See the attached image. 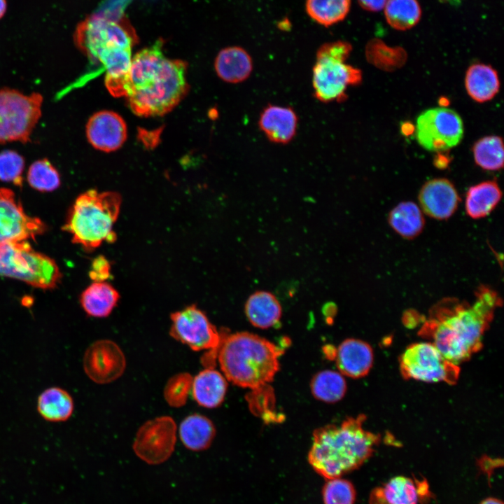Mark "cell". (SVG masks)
Segmentation results:
<instances>
[{
  "label": "cell",
  "mask_w": 504,
  "mask_h": 504,
  "mask_svg": "<svg viewBox=\"0 0 504 504\" xmlns=\"http://www.w3.org/2000/svg\"><path fill=\"white\" fill-rule=\"evenodd\" d=\"M501 303L497 292L484 285L475 291L472 304L444 298L430 309L420 335L430 340L447 360L459 365L481 349L484 332Z\"/></svg>",
  "instance_id": "cell-1"
},
{
  "label": "cell",
  "mask_w": 504,
  "mask_h": 504,
  "mask_svg": "<svg viewBox=\"0 0 504 504\" xmlns=\"http://www.w3.org/2000/svg\"><path fill=\"white\" fill-rule=\"evenodd\" d=\"M364 415L349 417L313 432L308 461L326 479L342 477L363 465L374 451L379 436L365 430Z\"/></svg>",
  "instance_id": "cell-2"
},
{
  "label": "cell",
  "mask_w": 504,
  "mask_h": 504,
  "mask_svg": "<svg viewBox=\"0 0 504 504\" xmlns=\"http://www.w3.org/2000/svg\"><path fill=\"white\" fill-rule=\"evenodd\" d=\"M283 351L270 341L248 332L222 334L217 358L227 381L256 390L271 382L279 369Z\"/></svg>",
  "instance_id": "cell-3"
},
{
  "label": "cell",
  "mask_w": 504,
  "mask_h": 504,
  "mask_svg": "<svg viewBox=\"0 0 504 504\" xmlns=\"http://www.w3.org/2000/svg\"><path fill=\"white\" fill-rule=\"evenodd\" d=\"M74 41L91 62L104 66L106 74L120 76L130 68L138 37L125 17L96 14L78 24Z\"/></svg>",
  "instance_id": "cell-4"
},
{
  "label": "cell",
  "mask_w": 504,
  "mask_h": 504,
  "mask_svg": "<svg viewBox=\"0 0 504 504\" xmlns=\"http://www.w3.org/2000/svg\"><path fill=\"white\" fill-rule=\"evenodd\" d=\"M121 202L116 192L87 190L74 201L62 229L71 235L74 243L86 251H92L104 242L113 243L116 240L113 226Z\"/></svg>",
  "instance_id": "cell-5"
},
{
  "label": "cell",
  "mask_w": 504,
  "mask_h": 504,
  "mask_svg": "<svg viewBox=\"0 0 504 504\" xmlns=\"http://www.w3.org/2000/svg\"><path fill=\"white\" fill-rule=\"evenodd\" d=\"M187 64L167 59L141 87L126 98L131 110L139 116L162 115L171 111L188 90Z\"/></svg>",
  "instance_id": "cell-6"
},
{
  "label": "cell",
  "mask_w": 504,
  "mask_h": 504,
  "mask_svg": "<svg viewBox=\"0 0 504 504\" xmlns=\"http://www.w3.org/2000/svg\"><path fill=\"white\" fill-rule=\"evenodd\" d=\"M351 50L349 43L340 41L319 48L312 69L314 95L318 101H342L347 87L360 83V71L345 63Z\"/></svg>",
  "instance_id": "cell-7"
},
{
  "label": "cell",
  "mask_w": 504,
  "mask_h": 504,
  "mask_svg": "<svg viewBox=\"0 0 504 504\" xmlns=\"http://www.w3.org/2000/svg\"><path fill=\"white\" fill-rule=\"evenodd\" d=\"M0 276L42 289L55 288L62 274L55 261L35 251L27 241L0 242Z\"/></svg>",
  "instance_id": "cell-8"
},
{
  "label": "cell",
  "mask_w": 504,
  "mask_h": 504,
  "mask_svg": "<svg viewBox=\"0 0 504 504\" xmlns=\"http://www.w3.org/2000/svg\"><path fill=\"white\" fill-rule=\"evenodd\" d=\"M43 97L24 94L8 88H0V144L27 143L41 116Z\"/></svg>",
  "instance_id": "cell-9"
},
{
  "label": "cell",
  "mask_w": 504,
  "mask_h": 504,
  "mask_svg": "<svg viewBox=\"0 0 504 504\" xmlns=\"http://www.w3.org/2000/svg\"><path fill=\"white\" fill-rule=\"evenodd\" d=\"M402 374L407 379L425 382H445L454 384L459 367L447 360L431 342L410 345L400 358Z\"/></svg>",
  "instance_id": "cell-10"
},
{
  "label": "cell",
  "mask_w": 504,
  "mask_h": 504,
  "mask_svg": "<svg viewBox=\"0 0 504 504\" xmlns=\"http://www.w3.org/2000/svg\"><path fill=\"white\" fill-rule=\"evenodd\" d=\"M414 133L417 142L424 149L442 151L460 143L463 136V123L455 111L433 108L418 116Z\"/></svg>",
  "instance_id": "cell-11"
},
{
  "label": "cell",
  "mask_w": 504,
  "mask_h": 504,
  "mask_svg": "<svg viewBox=\"0 0 504 504\" xmlns=\"http://www.w3.org/2000/svg\"><path fill=\"white\" fill-rule=\"evenodd\" d=\"M170 318L169 334L173 338L193 351L206 350L217 356L222 334L195 304L172 313Z\"/></svg>",
  "instance_id": "cell-12"
},
{
  "label": "cell",
  "mask_w": 504,
  "mask_h": 504,
  "mask_svg": "<svg viewBox=\"0 0 504 504\" xmlns=\"http://www.w3.org/2000/svg\"><path fill=\"white\" fill-rule=\"evenodd\" d=\"M177 427L169 416H160L145 422L139 428L132 445L135 454L150 465L166 461L174 452Z\"/></svg>",
  "instance_id": "cell-13"
},
{
  "label": "cell",
  "mask_w": 504,
  "mask_h": 504,
  "mask_svg": "<svg viewBox=\"0 0 504 504\" xmlns=\"http://www.w3.org/2000/svg\"><path fill=\"white\" fill-rule=\"evenodd\" d=\"M46 229L41 219L26 214L12 190L0 188V242L34 239Z\"/></svg>",
  "instance_id": "cell-14"
},
{
  "label": "cell",
  "mask_w": 504,
  "mask_h": 504,
  "mask_svg": "<svg viewBox=\"0 0 504 504\" xmlns=\"http://www.w3.org/2000/svg\"><path fill=\"white\" fill-rule=\"evenodd\" d=\"M125 367L123 351L109 340L93 342L84 354V371L97 384H105L116 380L123 374Z\"/></svg>",
  "instance_id": "cell-15"
},
{
  "label": "cell",
  "mask_w": 504,
  "mask_h": 504,
  "mask_svg": "<svg viewBox=\"0 0 504 504\" xmlns=\"http://www.w3.org/2000/svg\"><path fill=\"white\" fill-rule=\"evenodd\" d=\"M127 125L122 118L111 111L93 114L86 125V136L90 144L104 152L120 148L127 139Z\"/></svg>",
  "instance_id": "cell-16"
},
{
  "label": "cell",
  "mask_w": 504,
  "mask_h": 504,
  "mask_svg": "<svg viewBox=\"0 0 504 504\" xmlns=\"http://www.w3.org/2000/svg\"><path fill=\"white\" fill-rule=\"evenodd\" d=\"M418 199L424 212L437 220L450 218L460 201L453 183L442 178L426 182L419 191Z\"/></svg>",
  "instance_id": "cell-17"
},
{
  "label": "cell",
  "mask_w": 504,
  "mask_h": 504,
  "mask_svg": "<svg viewBox=\"0 0 504 504\" xmlns=\"http://www.w3.org/2000/svg\"><path fill=\"white\" fill-rule=\"evenodd\" d=\"M428 493L426 482L396 476L370 495V504H419Z\"/></svg>",
  "instance_id": "cell-18"
},
{
  "label": "cell",
  "mask_w": 504,
  "mask_h": 504,
  "mask_svg": "<svg viewBox=\"0 0 504 504\" xmlns=\"http://www.w3.org/2000/svg\"><path fill=\"white\" fill-rule=\"evenodd\" d=\"M298 117L292 107L268 104L262 110L258 126L272 142L286 144L295 137Z\"/></svg>",
  "instance_id": "cell-19"
},
{
  "label": "cell",
  "mask_w": 504,
  "mask_h": 504,
  "mask_svg": "<svg viewBox=\"0 0 504 504\" xmlns=\"http://www.w3.org/2000/svg\"><path fill=\"white\" fill-rule=\"evenodd\" d=\"M339 372L351 378L358 379L368 374L373 363V351L365 342L346 339L336 349L335 358Z\"/></svg>",
  "instance_id": "cell-20"
},
{
  "label": "cell",
  "mask_w": 504,
  "mask_h": 504,
  "mask_svg": "<svg viewBox=\"0 0 504 504\" xmlns=\"http://www.w3.org/2000/svg\"><path fill=\"white\" fill-rule=\"evenodd\" d=\"M227 380L218 370L206 368L192 378L191 392L197 403L206 408H216L223 402Z\"/></svg>",
  "instance_id": "cell-21"
},
{
  "label": "cell",
  "mask_w": 504,
  "mask_h": 504,
  "mask_svg": "<svg viewBox=\"0 0 504 504\" xmlns=\"http://www.w3.org/2000/svg\"><path fill=\"white\" fill-rule=\"evenodd\" d=\"M214 68L218 76L223 81L239 83L251 76L253 61L244 48L231 46L218 52L214 62Z\"/></svg>",
  "instance_id": "cell-22"
},
{
  "label": "cell",
  "mask_w": 504,
  "mask_h": 504,
  "mask_svg": "<svg viewBox=\"0 0 504 504\" xmlns=\"http://www.w3.org/2000/svg\"><path fill=\"white\" fill-rule=\"evenodd\" d=\"M465 87L474 101L479 103L490 101L499 91L498 73L489 65L474 64L466 71Z\"/></svg>",
  "instance_id": "cell-23"
},
{
  "label": "cell",
  "mask_w": 504,
  "mask_h": 504,
  "mask_svg": "<svg viewBox=\"0 0 504 504\" xmlns=\"http://www.w3.org/2000/svg\"><path fill=\"white\" fill-rule=\"evenodd\" d=\"M248 320L255 327L267 329L278 323L281 307L276 297L267 291H256L248 298L245 305Z\"/></svg>",
  "instance_id": "cell-24"
},
{
  "label": "cell",
  "mask_w": 504,
  "mask_h": 504,
  "mask_svg": "<svg viewBox=\"0 0 504 504\" xmlns=\"http://www.w3.org/2000/svg\"><path fill=\"white\" fill-rule=\"evenodd\" d=\"M178 433L183 444L187 449L200 451L210 447L216 435V428L206 416L192 414L181 421Z\"/></svg>",
  "instance_id": "cell-25"
},
{
  "label": "cell",
  "mask_w": 504,
  "mask_h": 504,
  "mask_svg": "<svg viewBox=\"0 0 504 504\" xmlns=\"http://www.w3.org/2000/svg\"><path fill=\"white\" fill-rule=\"evenodd\" d=\"M119 298L118 290L110 284L93 282L82 293L80 302L88 315L104 318L112 312Z\"/></svg>",
  "instance_id": "cell-26"
},
{
  "label": "cell",
  "mask_w": 504,
  "mask_h": 504,
  "mask_svg": "<svg viewBox=\"0 0 504 504\" xmlns=\"http://www.w3.org/2000/svg\"><path fill=\"white\" fill-rule=\"evenodd\" d=\"M502 192L495 181H486L471 186L466 194L465 211L473 219L486 217L496 208Z\"/></svg>",
  "instance_id": "cell-27"
},
{
  "label": "cell",
  "mask_w": 504,
  "mask_h": 504,
  "mask_svg": "<svg viewBox=\"0 0 504 504\" xmlns=\"http://www.w3.org/2000/svg\"><path fill=\"white\" fill-rule=\"evenodd\" d=\"M388 223L403 238L411 239L423 230L425 221L421 210L412 202H402L389 213Z\"/></svg>",
  "instance_id": "cell-28"
},
{
  "label": "cell",
  "mask_w": 504,
  "mask_h": 504,
  "mask_svg": "<svg viewBox=\"0 0 504 504\" xmlns=\"http://www.w3.org/2000/svg\"><path fill=\"white\" fill-rule=\"evenodd\" d=\"M37 409L41 416L50 421L68 419L74 410L71 396L65 390L52 387L45 390L38 397Z\"/></svg>",
  "instance_id": "cell-29"
},
{
  "label": "cell",
  "mask_w": 504,
  "mask_h": 504,
  "mask_svg": "<svg viewBox=\"0 0 504 504\" xmlns=\"http://www.w3.org/2000/svg\"><path fill=\"white\" fill-rule=\"evenodd\" d=\"M310 388L316 399L327 403H335L344 396L346 383L340 372L326 370L314 375L310 382Z\"/></svg>",
  "instance_id": "cell-30"
},
{
  "label": "cell",
  "mask_w": 504,
  "mask_h": 504,
  "mask_svg": "<svg viewBox=\"0 0 504 504\" xmlns=\"http://www.w3.org/2000/svg\"><path fill=\"white\" fill-rule=\"evenodd\" d=\"M472 152L476 164L486 170L496 171L504 164V147L501 137L486 136L477 141Z\"/></svg>",
  "instance_id": "cell-31"
},
{
  "label": "cell",
  "mask_w": 504,
  "mask_h": 504,
  "mask_svg": "<svg viewBox=\"0 0 504 504\" xmlns=\"http://www.w3.org/2000/svg\"><path fill=\"white\" fill-rule=\"evenodd\" d=\"M384 13L393 28L406 30L419 22L421 8L416 0H387Z\"/></svg>",
  "instance_id": "cell-32"
},
{
  "label": "cell",
  "mask_w": 504,
  "mask_h": 504,
  "mask_svg": "<svg viewBox=\"0 0 504 504\" xmlns=\"http://www.w3.org/2000/svg\"><path fill=\"white\" fill-rule=\"evenodd\" d=\"M350 2L351 0H307L306 8L313 20L328 27L346 17Z\"/></svg>",
  "instance_id": "cell-33"
},
{
  "label": "cell",
  "mask_w": 504,
  "mask_h": 504,
  "mask_svg": "<svg viewBox=\"0 0 504 504\" xmlns=\"http://www.w3.org/2000/svg\"><path fill=\"white\" fill-rule=\"evenodd\" d=\"M27 177L30 186L41 192L53 191L61 183L57 170L47 159L33 162L29 168Z\"/></svg>",
  "instance_id": "cell-34"
},
{
  "label": "cell",
  "mask_w": 504,
  "mask_h": 504,
  "mask_svg": "<svg viewBox=\"0 0 504 504\" xmlns=\"http://www.w3.org/2000/svg\"><path fill=\"white\" fill-rule=\"evenodd\" d=\"M192 378L188 372H180L168 379L163 396L169 405L177 408L186 403L191 392Z\"/></svg>",
  "instance_id": "cell-35"
},
{
  "label": "cell",
  "mask_w": 504,
  "mask_h": 504,
  "mask_svg": "<svg viewBox=\"0 0 504 504\" xmlns=\"http://www.w3.org/2000/svg\"><path fill=\"white\" fill-rule=\"evenodd\" d=\"M356 495L353 484L342 477L327 479L322 489L323 504H354Z\"/></svg>",
  "instance_id": "cell-36"
},
{
  "label": "cell",
  "mask_w": 504,
  "mask_h": 504,
  "mask_svg": "<svg viewBox=\"0 0 504 504\" xmlns=\"http://www.w3.org/2000/svg\"><path fill=\"white\" fill-rule=\"evenodd\" d=\"M24 168V158L18 153L12 150L0 153V181L21 186Z\"/></svg>",
  "instance_id": "cell-37"
},
{
  "label": "cell",
  "mask_w": 504,
  "mask_h": 504,
  "mask_svg": "<svg viewBox=\"0 0 504 504\" xmlns=\"http://www.w3.org/2000/svg\"><path fill=\"white\" fill-rule=\"evenodd\" d=\"M89 276L94 282H102L111 276V264L103 255L96 257L91 265Z\"/></svg>",
  "instance_id": "cell-38"
},
{
  "label": "cell",
  "mask_w": 504,
  "mask_h": 504,
  "mask_svg": "<svg viewBox=\"0 0 504 504\" xmlns=\"http://www.w3.org/2000/svg\"><path fill=\"white\" fill-rule=\"evenodd\" d=\"M387 0H358L360 6L370 11H379L382 10Z\"/></svg>",
  "instance_id": "cell-39"
},
{
  "label": "cell",
  "mask_w": 504,
  "mask_h": 504,
  "mask_svg": "<svg viewBox=\"0 0 504 504\" xmlns=\"http://www.w3.org/2000/svg\"><path fill=\"white\" fill-rule=\"evenodd\" d=\"M479 504H503V502L495 498H488L483 500Z\"/></svg>",
  "instance_id": "cell-40"
},
{
  "label": "cell",
  "mask_w": 504,
  "mask_h": 504,
  "mask_svg": "<svg viewBox=\"0 0 504 504\" xmlns=\"http://www.w3.org/2000/svg\"><path fill=\"white\" fill-rule=\"evenodd\" d=\"M7 8L6 0H0V19L4 17Z\"/></svg>",
  "instance_id": "cell-41"
}]
</instances>
